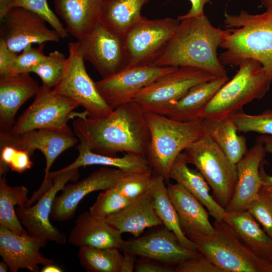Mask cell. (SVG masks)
I'll return each mask as SVG.
<instances>
[{"label": "cell", "instance_id": "1", "mask_svg": "<svg viewBox=\"0 0 272 272\" xmlns=\"http://www.w3.org/2000/svg\"><path fill=\"white\" fill-rule=\"evenodd\" d=\"M75 116V133L93 152L109 156L118 153L146 156L150 131L144 112L136 102L124 103L101 118H89L85 111Z\"/></svg>", "mask_w": 272, "mask_h": 272}, {"label": "cell", "instance_id": "2", "mask_svg": "<svg viewBox=\"0 0 272 272\" xmlns=\"http://www.w3.org/2000/svg\"><path fill=\"white\" fill-rule=\"evenodd\" d=\"M179 24L164 52L154 65L190 66L216 77H228L217 56L227 30L215 27L207 17H178Z\"/></svg>", "mask_w": 272, "mask_h": 272}, {"label": "cell", "instance_id": "3", "mask_svg": "<svg viewBox=\"0 0 272 272\" xmlns=\"http://www.w3.org/2000/svg\"><path fill=\"white\" fill-rule=\"evenodd\" d=\"M224 22L229 29L220 46L225 50L219 56L221 63L238 66L245 59H254L272 84V5L260 14L225 12Z\"/></svg>", "mask_w": 272, "mask_h": 272}, {"label": "cell", "instance_id": "4", "mask_svg": "<svg viewBox=\"0 0 272 272\" xmlns=\"http://www.w3.org/2000/svg\"><path fill=\"white\" fill-rule=\"evenodd\" d=\"M144 114L150 134L146 158L153 173L168 181L177 157L203 135L201 119L179 121L154 113Z\"/></svg>", "mask_w": 272, "mask_h": 272}, {"label": "cell", "instance_id": "5", "mask_svg": "<svg viewBox=\"0 0 272 272\" xmlns=\"http://www.w3.org/2000/svg\"><path fill=\"white\" fill-rule=\"evenodd\" d=\"M234 77L217 92L204 110L202 118L231 117L244 105L262 99L270 89L271 80L261 64L247 59L238 66Z\"/></svg>", "mask_w": 272, "mask_h": 272}, {"label": "cell", "instance_id": "6", "mask_svg": "<svg viewBox=\"0 0 272 272\" xmlns=\"http://www.w3.org/2000/svg\"><path fill=\"white\" fill-rule=\"evenodd\" d=\"M213 235L194 240L197 250L223 272H272V263L255 255L224 221H215Z\"/></svg>", "mask_w": 272, "mask_h": 272}, {"label": "cell", "instance_id": "7", "mask_svg": "<svg viewBox=\"0 0 272 272\" xmlns=\"http://www.w3.org/2000/svg\"><path fill=\"white\" fill-rule=\"evenodd\" d=\"M183 152L188 163L194 165L208 182L213 198L225 209L234 191L237 181L236 165L205 134L190 144Z\"/></svg>", "mask_w": 272, "mask_h": 272}, {"label": "cell", "instance_id": "8", "mask_svg": "<svg viewBox=\"0 0 272 272\" xmlns=\"http://www.w3.org/2000/svg\"><path fill=\"white\" fill-rule=\"evenodd\" d=\"M216 78L197 68L179 67L144 88L132 101L136 102L144 112L167 116L172 107L192 87Z\"/></svg>", "mask_w": 272, "mask_h": 272}, {"label": "cell", "instance_id": "9", "mask_svg": "<svg viewBox=\"0 0 272 272\" xmlns=\"http://www.w3.org/2000/svg\"><path fill=\"white\" fill-rule=\"evenodd\" d=\"M68 49L69 54L63 74L52 91L76 102L84 108L89 118L109 115L113 110L102 98L96 83L87 73L77 42H69Z\"/></svg>", "mask_w": 272, "mask_h": 272}, {"label": "cell", "instance_id": "10", "mask_svg": "<svg viewBox=\"0 0 272 272\" xmlns=\"http://www.w3.org/2000/svg\"><path fill=\"white\" fill-rule=\"evenodd\" d=\"M74 100L42 85L32 103L15 121L9 131L20 134L35 129L73 133L67 124L73 111L79 107Z\"/></svg>", "mask_w": 272, "mask_h": 272}, {"label": "cell", "instance_id": "11", "mask_svg": "<svg viewBox=\"0 0 272 272\" xmlns=\"http://www.w3.org/2000/svg\"><path fill=\"white\" fill-rule=\"evenodd\" d=\"M179 20L143 17L123 37L129 65H153L164 52Z\"/></svg>", "mask_w": 272, "mask_h": 272}, {"label": "cell", "instance_id": "12", "mask_svg": "<svg viewBox=\"0 0 272 272\" xmlns=\"http://www.w3.org/2000/svg\"><path fill=\"white\" fill-rule=\"evenodd\" d=\"M83 59L90 62L103 78L129 65L123 37L100 21L87 36L77 42Z\"/></svg>", "mask_w": 272, "mask_h": 272}, {"label": "cell", "instance_id": "13", "mask_svg": "<svg viewBox=\"0 0 272 272\" xmlns=\"http://www.w3.org/2000/svg\"><path fill=\"white\" fill-rule=\"evenodd\" d=\"M79 175V169L48 175L47 179L53 180V184L36 203L33 206H24L16 208L18 217L29 234L54 242L58 244L62 245L66 243L65 234L51 224L49 218L57 192L62 189L67 182L76 181Z\"/></svg>", "mask_w": 272, "mask_h": 272}, {"label": "cell", "instance_id": "14", "mask_svg": "<svg viewBox=\"0 0 272 272\" xmlns=\"http://www.w3.org/2000/svg\"><path fill=\"white\" fill-rule=\"evenodd\" d=\"M177 67L128 65L116 74L96 82V85L102 98L114 110L131 101L144 88Z\"/></svg>", "mask_w": 272, "mask_h": 272}, {"label": "cell", "instance_id": "15", "mask_svg": "<svg viewBox=\"0 0 272 272\" xmlns=\"http://www.w3.org/2000/svg\"><path fill=\"white\" fill-rule=\"evenodd\" d=\"M3 21L0 39L16 53L29 44L57 43L61 38L56 31L47 27L43 18L23 8L11 9Z\"/></svg>", "mask_w": 272, "mask_h": 272}, {"label": "cell", "instance_id": "16", "mask_svg": "<svg viewBox=\"0 0 272 272\" xmlns=\"http://www.w3.org/2000/svg\"><path fill=\"white\" fill-rule=\"evenodd\" d=\"M120 250L174 267L200 253L183 247L174 232L163 225L144 235L124 241Z\"/></svg>", "mask_w": 272, "mask_h": 272}, {"label": "cell", "instance_id": "17", "mask_svg": "<svg viewBox=\"0 0 272 272\" xmlns=\"http://www.w3.org/2000/svg\"><path fill=\"white\" fill-rule=\"evenodd\" d=\"M126 174L118 168L102 167L83 179L65 184L54 199L50 217L59 222L72 219L79 203L87 194L114 186Z\"/></svg>", "mask_w": 272, "mask_h": 272}, {"label": "cell", "instance_id": "18", "mask_svg": "<svg viewBox=\"0 0 272 272\" xmlns=\"http://www.w3.org/2000/svg\"><path fill=\"white\" fill-rule=\"evenodd\" d=\"M48 240L29 234H17L0 225V255L11 272L27 269L32 272L40 271L39 265L53 263L40 251Z\"/></svg>", "mask_w": 272, "mask_h": 272}, {"label": "cell", "instance_id": "19", "mask_svg": "<svg viewBox=\"0 0 272 272\" xmlns=\"http://www.w3.org/2000/svg\"><path fill=\"white\" fill-rule=\"evenodd\" d=\"M78 140L73 133L47 129H35L20 134L0 131V144H11L27 151L32 156L35 150L44 156L46 166L44 180L56 159L62 152L74 146Z\"/></svg>", "mask_w": 272, "mask_h": 272}, {"label": "cell", "instance_id": "20", "mask_svg": "<svg viewBox=\"0 0 272 272\" xmlns=\"http://www.w3.org/2000/svg\"><path fill=\"white\" fill-rule=\"evenodd\" d=\"M266 153L257 137L254 145L236 164L237 181L233 196L225 209L226 212L247 211L250 203L257 198L262 186L259 168Z\"/></svg>", "mask_w": 272, "mask_h": 272}, {"label": "cell", "instance_id": "21", "mask_svg": "<svg viewBox=\"0 0 272 272\" xmlns=\"http://www.w3.org/2000/svg\"><path fill=\"white\" fill-rule=\"evenodd\" d=\"M168 195L177 213L180 228L192 241L211 236L215 228L204 206L181 185L167 186Z\"/></svg>", "mask_w": 272, "mask_h": 272}, {"label": "cell", "instance_id": "22", "mask_svg": "<svg viewBox=\"0 0 272 272\" xmlns=\"http://www.w3.org/2000/svg\"><path fill=\"white\" fill-rule=\"evenodd\" d=\"M40 87L29 73L0 78V131L9 132L21 106L35 96Z\"/></svg>", "mask_w": 272, "mask_h": 272}, {"label": "cell", "instance_id": "23", "mask_svg": "<svg viewBox=\"0 0 272 272\" xmlns=\"http://www.w3.org/2000/svg\"><path fill=\"white\" fill-rule=\"evenodd\" d=\"M124 240L121 233L105 220L89 212L81 214L75 221L68 239L72 245L96 248H121Z\"/></svg>", "mask_w": 272, "mask_h": 272}, {"label": "cell", "instance_id": "24", "mask_svg": "<svg viewBox=\"0 0 272 272\" xmlns=\"http://www.w3.org/2000/svg\"><path fill=\"white\" fill-rule=\"evenodd\" d=\"M105 220L121 234L129 233L135 238L142 235L147 228L163 225L156 212L154 197L149 190Z\"/></svg>", "mask_w": 272, "mask_h": 272}, {"label": "cell", "instance_id": "25", "mask_svg": "<svg viewBox=\"0 0 272 272\" xmlns=\"http://www.w3.org/2000/svg\"><path fill=\"white\" fill-rule=\"evenodd\" d=\"M55 11L67 33L78 40L89 34L100 21L103 0H53Z\"/></svg>", "mask_w": 272, "mask_h": 272}, {"label": "cell", "instance_id": "26", "mask_svg": "<svg viewBox=\"0 0 272 272\" xmlns=\"http://www.w3.org/2000/svg\"><path fill=\"white\" fill-rule=\"evenodd\" d=\"M183 152L175 160L170 171L169 178L176 181L205 207L215 221H223L226 213L210 193V187L202 175L190 168Z\"/></svg>", "mask_w": 272, "mask_h": 272}, {"label": "cell", "instance_id": "27", "mask_svg": "<svg viewBox=\"0 0 272 272\" xmlns=\"http://www.w3.org/2000/svg\"><path fill=\"white\" fill-rule=\"evenodd\" d=\"M228 80V77H217L193 86L172 107L167 116L179 121L202 119L208 104Z\"/></svg>", "mask_w": 272, "mask_h": 272}, {"label": "cell", "instance_id": "28", "mask_svg": "<svg viewBox=\"0 0 272 272\" xmlns=\"http://www.w3.org/2000/svg\"><path fill=\"white\" fill-rule=\"evenodd\" d=\"M223 221L255 255L272 263V238L247 211L226 212Z\"/></svg>", "mask_w": 272, "mask_h": 272}, {"label": "cell", "instance_id": "29", "mask_svg": "<svg viewBox=\"0 0 272 272\" xmlns=\"http://www.w3.org/2000/svg\"><path fill=\"white\" fill-rule=\"evenodd\" d=\"M76 149L79 152V155L73 163L61 169L50 172L48 175L90 165L110 166L120 169L126 174L152 169L145 155L126 153L119 157L101 155L93 152L82 142H80Z\"/></svg>", "mask_w": 272, "mask_h": 272}, {"label": "cell", "instance_id": "30", "mask_svg": "<svg viewBox=\"0 0 272 272\" xmlns=\"http://www.w3.org/2000/svg\"><path fill=\"white\" fill-rule=\"evenodd\" d=\"M201 127L203 134L209 135L235 165L248 151L246 139L238 134L237 127L230 117L202 118Z\"/></svg>", "mask_w": 272, "mask_h": 272}, {"label": "cell", "instance_id": "31", "mask_svg": "<svg viewBox=\"0 0 272 272\" xmlns=\"http://www.w3.org/2000/svg\"><path fill=\"white\" fill-rule=\"evenodd\" d=\"M150 0H103L100 22L123 37L143 17L141 12Z\"/></svg>", "mask_w": 272, "mask_h": 272}, {"label": "cell", "instance_id": "32", "mask_svg": "<svg viewBox=\"0 0 272 272\" xmlns=\"http://www.w3.org/2000/svg\"><path fill=\"white\" fill-rule=\"evenodd\" d=\"M165 179L153 173L148 190L154 197L156 212L167 229L174 232L181 245L191 251H198L194 243L183 233L176 211L168 195Z\"/></svg>", "mask_w": 272, "mask_h": 272}, {"label": "cell", "instance_id": "33", "mask_svg": "<svg viewBox=\"0 0 272 272\" xmlns=\"http://www.w3.org/2000/svg\"><path fill=\"white\" fill-rule=\"evenodd\" d=\"M28 189L24 185L9 186L5 176L0 177V224L19 234L27 233L15 207H23L29 201Z\"/></svg>", "mask_w": 272, "mask_h": 272}, {"label": "cell", "instance_id": "34", "mask_svg": "<svg viewBox=\"0 0 272 272\" xmlns=\"http://www.w3.org/2000/svg\"><path fill=\"white\" fill-rule=\"evenodd\" d=\"M117 248H79L78 258L88 272H120L123 257Z\"/></svg>", "mask_w": 272, "mask_h": 272}, {"label": "cell", "instance_id": "35", "mask_svg": "<svg viewBox=\"0 0 272 272\" xmlns=\"http://www.w3.org/2000/svg\"><path fill=\"white\" fill-rule=\"evenodd\" d=\"M66 59L63 53L55 50L46 55L41 62L32 69L31 73L39 76L42 85L52 89L62 76Z\"/></svg>", "mask_w": 272, "mask_h": 272}, {"label": "cell", "instance_id": "36", "mask_svg": "<svg viewBox=\"0 0 272 272\" xmlns=\"http://www.w3.org/2000/svg\"><path fill=\"white\" fill-rule=\"evenodd\" d=\"M32 156L27 151L11 144H0V177L6 176L11 169L22 173L33 165Z\"/></svg>", "mask_w": 272, "mask_h": 272}, {"label": "cell", "instance_id": "37", "mask_svg": "<svg viewBox=\"0 0 272 272\" xmlns=\"http://www.w3.org/2000/svg\"><path fill=\"white\" fill-rule=\"evenodd\" d=\"M131 201L123 196L115 186L101 192L89 212L94 217L105 220L106 218L126 207Z\"/></svg>", "mask_w": 272, "mask_h": 272}, {"label": "cell", "instance_id": "38", "mask_svg": "<svg viewBox=\"0 0 272 272\" xmlns=\"http://www.w3.org/2000/svg\"><path fill=\"white\" fill-rule=\"evenodd\" d=\"M238 131L254 132L272 135V109H268L258 114H249L239 111L230 117Z\"/></svg>", "mask_w": 272, "mask_h": 272}, {"label": "cell", "instance_id": "39", "mask_svg": "<svg viewBox=\"0 0 272 272\" xmlns=\"http://www.w3.org/2000/svg\"><path fill=\"white\" fill-rule=\"evenodd\" d=\"M153 176L152 169L126 174L118 181L115 187L123 196L131 201L148 190Z\"/></svg>", "mask_w": 272, "mask_h": 272}, {"label": "cell", "instance_id": "40", "mask_svg": "<svg viewBox=\"0 0 272 272\" xmlns=\"http://www.w3.org/2000/svg\"><path fill=\"white\" fill-rule=\"evenodd\" d=\"M23 8L38 15L57 32L61 38L67 37L69 33L49 8L47 0H12L10 8Z\"/></svg>", "mask_w": 272, "mask_h": 272}, {"label": "cell", "instance_id": "41", "mask_svg": "<svg viewBox=\"0 0 272 272\" xmlns=\"http://www.w3.org/2000/svg\"><path fill=\"white\" fill-rule=\"evenodd\" d=\"M247 211L272 238V197L262 187Z\"/></svg>", "mask_w": 272, "mask_h": 272}, {"label": "cell", "instance_id": "42", "mask_svg": "<svg viewBox=\"0 0 272 272\" xmlns=\"http://www.w3.org/2000/svg\"><path fill=\"white\" fill-rule=\"evenodd\" d=\"M44 47V43L37 47H32V44L27 46L21 54H18L8 76L31 73L32 69L46 57L43 51Z\"/></svg>", "mask_w": 272, "mask_h": 272}, {"label": "cell", "instance_id": "43", "mask_svg": "<svg viewBox=\"0 0 272 272\" xmlns=\"http://www.w3.org/2000/svg\"><path fill=\"white\" fill-rule=\"evenodd\" d=\"M174 270L175 272H223L201 253L176 265Z\"/></svg>", "mask_w": 272, "mask_h": 272}, {"label": "cell", "instance_id": "44", "mask_svg": "<svg viewBox=\"0 0 272 272\" xmlns=\"http://www.w3.org/2000/svg\"><path fill=\"white\" fill-rule=\"evenodd\" d=\"M135 272H173L174 266L167 265L148 258L139 257L137 260Z\"/></svg>", "mask_w": 272, "mask_h": 272}, {"label": "cell", "instance_id": "45", "mask_svg": "<svg viewBox=\"0 0 272 272\" xmlns=\"http://www.w3.org/2000/svg\"><path fill=\"white\" fill-rule=\"evenodd\" d=\"M17 53L9 49L5 42L0 39V76H8L17 56Z\"/></svg>", "mask_w": 272, "mask_h": 272}, {"label": "cell", "instance_id": "46", "mask_svg": "<svg viewBox=\"0 0 272 272\" xmlns=\"http://www.w3.org/2000/svg\"><path fill=\"white\" fill-rule=\"evenodd\" d=\"M262 142L265 151L272 155V135L262 134L258 137ZM259 175L262 187L272 186V175L266 174L261 165L259 168Z\"/></svg>", "mask_w": 272, "mask_h": 272}, {"label": "cell", "instance_id": "47", "mask_svg": "<svg viewBox=\"0 0 272 272\" xmlns=\"http://www.w3.org/2000/svg\"><path fill=\"white\" fill-rule=\"evenodd\" d=\"M191 3V8L188 12L183 15L184 17H198L205 15L203 8L205 5L211 2V0H189Z\"/></svg>", "mask_w": 272, "mask_h": 272}, {"label": "cell", "instance_id": "48", "mask_svg": "<svg viewBox=\"0 0 272 272\" xmlns=\"http://www.w3.org/2000/svg\"><path fill=\"white\" fill-rule=\"evenodd\" d=\"M137 255L128 252H123L120 272L134 271L137 261Z\"/></svg>", "mask_w": 272, "mask_h": 272}, {"label": "cell", "instance_id": "49", "mask_svg": "<svg viewBox=\"0 0 272 272\" xmlns=\"http://www.w3.org/2000/svg\"><path fill=\"white\" fill-rule=\"evenodd\" d=\"M12 0H0V19L3 21L10 10V5Z\"/></svg>", "mask_w": 272, "mask_h": 272}, {"label": "cell", "instance_id": "50", "mask_svg": "<svg viewBox=\"0 0 272 272\" xmlns=\"http://www.w3.org/2000/svg\"><path fill=\"white\" fill-rule=\"evenodd\" d=\"M62 269L58 266L54 265L53 263L44 266L41 270L42 272H61Z\"/></svg>", "mask_w": 272, "mask_h": 272}, {"label": "cell", "instance_id": "51", "mask_svg": "<svg viewBox=\"0 0 272 272\" xmlns=\"http://www.w3.org/2000/svg\"><path fill=\"white\" fill-rule=\"evenodd\" d=\"M8 268H9L7 264L4 261H2L0 262V271L6 272L7 271Z\"/></svg>", "mask_w": 272, "mask_h": 272}, {"label": "cell", "instance_id": "52", "mask_svg": "<svg viewBox=\"0 0 272 272\" xmlns=\"http://www.w3.org/2000/svg\"><path fill=\"white\" fill-rule=\"evenodd\" d=\"M260 3L266 8L272 5V0H260Z\"/></svg>", "mask_w": 272, "mask_h": 272}, {"label": "cell", "instance_id": "53", "mask_svg": "<svg viewBox=\"0 0 272 272\" xmlns=\"http://www.w3.org/2000/svg\"><path fill=\"white\" fill-rule=\"evenodd\" d=\"M272 197V186L271 187H262Z\"/></svg>", "mask_w": 272, "mask_h": 272}]
</instances>
